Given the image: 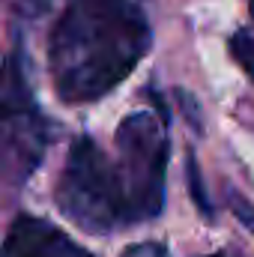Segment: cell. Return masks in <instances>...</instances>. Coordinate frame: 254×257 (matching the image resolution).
Returning a JSON list of instances; mask_svg holds the SVG:
<instances>
[{
    "label": "cell",
    "mask_w": 254,
    "mask_h": 257,
    "mask_svg": "<svg viewBox=\"0 0 254 257\" xmlns=\"http://www.w3.org/2000/svg\"><path fill=\"white\" fill-rule=\"evenodd\" d=\"M150 42L141 0H69L48 48L57 96L69 105L108 96L144 60Z\"/></svg>",
    "instance_id": "6da1fadb"
},
{
    "label": "cell",
    "mask_w": 254,
    "mask_h": 257,
    "mask_svg": "<svg viewBox=\"0 0 254 257\" xmlns=\"http://www.w3.org/2000/svg\"><path fill=\"white\" fill-rule=\"evenodd\" d=\"M54 197L60 212L87 233H111L132 224L120 171L90 135L72 141Z\"/></svg>",
    "instance_id": "7a4b0ae2"
},
{
    "label": "cell",
    "mask_w": 254,
    "mask_h": 257,
    "mask_svg": "<svg viewBox=\"0 0 254 257\" xmlns=\"http://www.w3.org/2000/svg\"><path fill=\"white\" fill-rule=\"evenodd\" d=\"M159 105V117L153 111H135L117 126V153L114 162L123 180V192L129 203L132 224L150 221L165 206V168H168V108L150 90Z\"/></svg>",
    "instance_id": "3957f363"
},
{
    "label": "cell",
    "mask_w": 254,
    "mask_h": 257,
    "mask_svg": "<svg viewBox=\"0 0 254 257\" xmlns=\"http://www.w3.org/2000/svg\"><path fill=\"white\" fill-rule=\"evenodd\" d=\"M51 126L36 105L27 57L15 45L0 66V180L24 183L42 162Z\"/></svg>",
    "instance_id": "277c9868"
},
{
    "label": "cell",
    "mask_w": 254,
    "mask_h": 257,
    "mask_svg": "<svg viewBox=\"0 0 254 257\" xmlns=\"http://www.w3.org/2000/svg\"><path fill=\"white\" fill-rule=\"evenodd\" d=\"M0 257H93L45 218L18 215L0 245Z\"/></svg>",
    "instance_id": "5b68a950"
},
{
    "label": "cell",
    "mask_w": 254,
    "mask_h": 257,
    "mask_svg": "<svg viewBox=\"0 0 254 257\" xmlns=\"http://www.w3.org/2000/svg\"><path fill=\"white\" fill-rule=\"evenodd\" d=\"M230 54L254 78V33L251 30H236L230 36Z\"/></svg>",
    "instance_id": "8992f818"
},
{
    "label": "cell",
    "mask_w": 254,
    "mask_h": 257,
    "mask_svg": "<svg viewBox=\"0 0 254 257\" xmlns=\"http://www.w3.org/2000/svg\"><path fill=\"white\" fill-rule=\"evenodd\" d=\"M189 189H191V197H194V203L200 206V212H203V215H209V200H206V194H203L200 171H197V162H194V156H191V153H189Z\"/></svg>",
    "instance_id": "52a82bcc"
},
{
    "label": "cell",
    "mask_w": 254,
    "mask_h": 257,
    "mask_svg": "<svg viewBox=\"0 0 254 257\" xmlns=\"http://www.w3.org/2000/svg\"><path fill=\"white\" fill-rule=\"evenodd\" d=\"M230 209H233V215L254 233V206L245 197H239V194H230Z\"/></svg>",
    "instance_id": "ba28073f"
},
{
    "label": "cell",
    "mask_w": 254,
    "mask_h": 257,
    "mask_svg": "<svg viewBox=\"0 0 254 257\" xmlns=\"http://www.w3.org/2000/svg\"><path fill=\"white\" fill-rule=\"evenodd\" d=\"M123 257H168V248L159 242H144V245H132L123 251Z\"/></svg>",
    "instance_id": "9c48e42d"
},
{
    "label": "cell",
    "mask_w": 254,
    "mask_h": 257,
    "mask_svg": "<svg viewBox=\"0 0 254 257\" xmlns=\"http://www.w3.org/2000/svg\"><path fill=\"white\" fill-rule=\"evenodd\" d=\"M248 6H251V15H254V0H248Z\"/></svg>",
    "instance_id": "30bf717a"
},
{
    "label": "cell",
    "mask_w": 254,
    "mask_h": 257,
    "mask_svg": "<svg viewBox=\"0 0 254 257\" xmlns=\"http://www.w3.org/2000/svg\"><path fill=\"white\" fill-rule=\"evenodd\" d=\"M206 257H221V254H206Z\"/></svg>",
    "instance_id": "8fae6325"
}]
</instances>
